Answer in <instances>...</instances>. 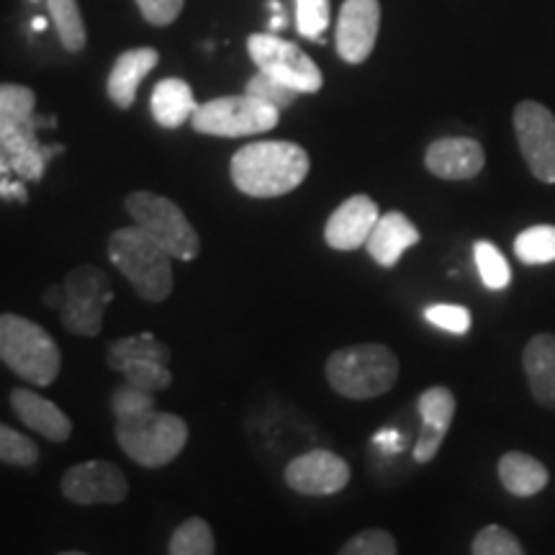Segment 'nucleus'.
Listing matches in <instances>:
<instances>
[{
    "instance_id": "obj_17",
    "label": "nucleus",
    "mask_w": 555,
    "mask_h": 555,
    "mask_svg": "<svg viewBox=\"0 0 555 555\" xmlns=\"http://www.w3.org/2000/svg\"><path fill=\"white\" fill-rule=\"evenodd\" d=\"M11 409L26 427L52 442H65L73 435V422L54 401L39 397L31 388H13Z\"/></svg>"
},
{
    "instance_id": "obj_18",
    "label": "nucleus",
    "mask_w": 555,
    "mask_h": 555,
    "mask_svg": "<svg viewBox=\"0 0 555 555\" xmlns=\"http://www.w3.org/2000/svg\"><path fill=\"white\" fill-rule=\"evenodd\" d=\"M420 242V229L409 221L401 211H388L376 221L365 247L371 258L384 268H393L409 247Z\"/></svg>"
},
{
    "instance_id": "obj_39",
    "label": "nucleus",
    "mask_w": 555,
    "mask_h": 555,
    "mask_svg": "<svg viewBox=\"0 0 555 555\" xmlns=\"http://www.w3.org/2000/svg\"><path fill=\"white\" fill-rule=\"evenodd\" d=\"M270 11H273V13H283V5L281 3H278V0H270Z\"/></svg>"
},
{
    "instance_id": "obj_22",
    "label": "nucleus",
    "mask_w": 555,
    "mask_h": 555,
    "mask_svg": "<svg viewBox=\"0 0 555 555\" xmlns=\"http://www.w3.org/2000/svg\"><path fill=\"white\" fill-rule=\"evenodd\" d=\"M499 478L515 496H535L547 486V468L525 453H506L499 461Z\"/></svg>"
},
{
    "instance_id": "obj_37",
    "label": "nucleus",
    "mask_w": 555,
    "mask_h": 555,
    "mask_svg": "<svg viewBox=\"0 0 555 555\" xmlns=\"http://www.w3.org/2000/svg\"><path fill=\"white\" fill-rule=\"evenodd\" d=\"M283 26H286V13H273V18H270V34L281 31Z\"/></svg>"
},
{
    "instance_id": "obj_41",
    "label": "nucleus",
    "mask_w": 555,
    "mask_h": 555,
    "mask_svg": "<svg viewBox=\"0 0 555 555\" xmlns=\"http://www.w3.org/2000/svg\"><path fill=\"white\" fill-rule=\"evenodd\" d=\"M34 3H37V0H34Z\"/></svg>"
},
{
    "instance_id": "obj_9",
    "label": "nucleus",
    "mask_w": 555,
    "mask_h": 555,
    "mask_svg": "<svg viewBox=\"0 0 555 555\" xmlns=\"http://www.w3.org/2000/svg\"><path fill=\"white\" fill-rule=\"evenodd\" d=\"M247 52L260 73L270 75L296 93H317L322 88V69L307 52L298 50L294 41L275 37V34H253L247 39Z\"/></svg>"
},
{
    "instance_id": "obj_34",
    "label": "nucleus",
    "mask_w": 555,
    "mask_h": 555,
    "mask_svg": "<svg viewBox=\"0 0 555 555\" xmlns=\"http://www.w3.org/2000/svg\"><path fill=\"white\" fill-rule=\"evenodd\" d=\"M337 555H397V540L386 530H363L347 540Z\"/></svg>"
},
{
    "instance_id": "obj_36",
    "label": "nucleus",
    "mask_w": 555,
    "mask_h": 555,
    "mask_svg": "<svg viewBox=\"0 0 555 555\" xmlns=\"http://www.w3.org/2000/svg\"><path fill=\"white\" fill-rule=\"evenodd\" d=\"M142 16L155 26H168L183 11V0H137Z\"/></svg>"
},
{
    "instance_id": "obj_3",
    "label": "nucleus",
    "mask_w": 555,
    "mask_h": 555,
    "mask_svg": "<svg viewBox=\"0 0 555 555\" xmlns=\"http://www.w3.org/2000/svg\"><path fill=\"white\" fill-rule=\"evenodd\" d=\"M108 258L144 301L159 304L172 294V258L137 224L111 234Z\"/></svg>"
},
{
    "instance_id": "obj_8",
    "label": "nucleus",
    "mask_w": 555,
    "mask_h": 555,
    "mask_svg": "<svg viewBox=\"0 0 555 555\" xmlns=\"http://www.w3.org/2000/svg\"><path fill=\"white\" fill-rule=\"evenodd\" d=\"M281 111L253 95H224L201 103L193 114V129L211 137H249L275 129Z\"/></svg>"
},
{
    "instance_id": "obj_19",
    "label": "nucleus",
    "mask_w": 555,
    "mask_h": 555,
    "mask_svg": "<svg viewBox=\"0 0 555 555\" xmlns=\"http://www.w3.org/2000/svg\"><path fill=\"white\" fill-rule=\"evenodd\" d=\"M159 54L152 47H139V50L124 52L114 62L108 75V99L119 108H129L137 99V90L152 69L157 67Z\"/></svg>"
},
{
    "instance_id": "obj_35",
    "label": "nucleus",
    "mask_w": 555,
    "mask_h": 555,
    "mask_svg": "<svg viewBox=\"0 0 555 555\" xmlns=\"http://www.w3.org/2000/svg\"><path fill=\"white\" fill-rule=\"evenodd\" d=\"M425 319L437 330H446L450 335H466L470 330V311L457 304H435L425 309Z\"/></svg>"
},
{
    "instance_id": "obj_23",
    "label": "nucleus",
    "mask_w": 555,
    "mask_h": 555,
    "mask_svg": "<svg viewBox=\"0 0 555 555\" xmlns=\"http://www.w3.org/2000/svg\"><path fill=\"white\" fill-rule=\"evenodd\" d=\"M131 360H157V363H170V347L152 337L150 332L134 337H121L108 345V367L121 371Z\"/></svg>"
},
{
    "instance_id": "obj_38",
    "label": "nucleus",
    "mask_w": 555,
    "mask_h": 555,
    "mask_svg": "<svg viewBox=\"0 0 555 555\" xmlns=\"http://www.w3.org/2000/svg\"><path fill=\"white\" fill-rule=\"evenodd\" d=\"M31 26H34V31H44V29H47V18L37 16V18L31 21Z\"/></svg>"
},
{
    "instance_id": "obj_25",
    "label": "nucleus",
    "mask_w": 555,
    "mask_h": 555,
    "mask_svg": "<svg viewBox=\"0 0 555 555\" xmlns=\"http://www.w3.org/2000/svg\"><path fill=\"white\" fill-rule=\"evenodd\" d=\"M47 5H50L54 29H57L65 50L80 52L86 47V24H82L78 0H47Z\"/></svg>"
},
{
    "instance_id": "obj_40",
    "label": "nucleus",
    "mask_w": 555,
    "mask_h": 555,
    "mask_svg": "<svg viewBox=\"0 0 555 555\" xmlns=\"http://www.w3.org/2000/svg\"><path fill=\"white\" fill-rule=\"evenodd\" d=\"M60 555H88V553H75V551H69V553H60Z\"/></svg>"
},
{
    "instance_id": "obj_2",
    "label": "nucleus",
    "mask_w": 555,
    "mask_h": 555,
    "mask_svg": "<svg viewBox=\"0 0 555 555\" xmlns=\"http://www.w3.org/2000/svg\"><path fill=\"white\" fill-rule=\"evenodd\" d=\"M309 176V155L294 142H255L232 157L234 185L253 198H275L296 191Z\"/></svg>"
},
{
    "instance_id": "obj_31",
    "label": "nucleus",
    "mask_w": 555,
    "mask_h": 555,
    "mask_svg": "<svg viewBox=\"0 0 555 555\" xmlns=\"http://www.w3.org/2000/svg\"><path fill=\"white\" fill-rule=\"evenodd\" d=\"M330 26V0H296V29L307 39H322Z\"/></svg>"
},
{
    "instance_id": "obj_12",
    "label": "nucleus",
    "mask_w": 555,
    "mask_h": 555,
    "mask_svg": "<svg viewBox=\"0 0 555 555\" xmlns=\"http://www.w3.org/2000/svg\"><path fill=\"white\" fill-rule=\"evenodd\" d=\"M288 489L307 496H330L343 491L350 481V466L332 450H311L294 457L283 470Z\"/></svg>"
},
{
    "instance_id": "obj_5",
    "label": "nucleus",
    "mask_w": 555,
    "mask_h": 555,
    "mask_svg": "<svg viewBox=\"0 0 555 555\" xmlns=\"http://www.w3.org/2000/svg\"><path fill=\"white\" fill-rule=\"evenodd\" d=\"M324 371L339 397L376 399L399 380V358L384 345H352L332 352Z\"/></svg>"
},
{
    "instance_id": "obj_15",
    "label": "nucleus",
    "mask_w": 555,
    "mask_h": 555,
    "mask_svg": "<svg viewBox=\"0 0 555 555\" xmlns=\"http://www.w3.org/2000/svg\"><path fill=\"white\" fill-rule=\"evenodd\" d=\"M416 409L422 416V433L414 446V457L416 463H429L446 440L450 425H453L455 397L446 386H433L422 393Z\"/></svg>"
},
{
    "instance_id": "obj_16",
    "label": "nucleus",
    "mask_w": 555,
    "mask_h": 555,
    "mask_svg": "<svg viewBox=\"0 0 555 555\" xmlns=\"http://www.w3.org/2000/svg\"><path fill=\"white\" fill-rule=\"evenodd\" d=\"M486 155L476 139L446 137L429 144L425 165L437 178L446 180H470L483 170Z\"/></svg>"
},
{
    "instance_id": "obj_30",
    "label": "nucleus",
    "mask_w": 555,
    "mask_h": 555,
    "mask_svg": "<svg viewBox=\"0 0 555 555\" xmlns=\"http://www.w3.org/2000/svg\"><path fill=\"white\" fill-rule=\"evenodd\" d=\"M39 461V448L31 437L16 433L0 422V463L18 468H31Z\"/></svg>"
},
{
    "instance_id": "obj_4",
    "label": "nucleus",
    "mask_w": 555,
    "mask_h": 555,
    "mask_svg": "<svg viewBox=\"0 0 555 555\" xmlns=\"http://www.w3.org/2000/svg\"><path fill=\"white\" fill-rule=\"evenodd\" d=\"M114 298L108 275L95 266H78L65 275L60 286L44 294L47 307L57 309L69 335L95 337L103 330V314Z\"/></svg>"
},
{
    "instance_id": "obj_29",
    "label": "nucleus",
    "mask_w": 555,
    "mask_h": 555,
    "mask_svg": "<svg viewBox=\"0 0 555 555\" xmlns=\"http://www.w3.org/2000/svg\"><path fill=\"white\" fill-rule=\"evenodd\" d=\"M474 258H476L478 273H481V281L486 288L502 291L509 286V281H512L509 262L504 260V255L499 253L496 245H491V242H483V240L476 242Z\"/></svg>"
},
{
    "instance_id": "obj_20",
    "label": "nucleus",
    "mask_w": 555,
    "mask_h": 555,
    "mask_svg": "<svg viewBox=\"0 0 555 555\" xmlns=\"http://www.w3.org/2000/svg\"><path fill=\"white\" fill-rule=\"evenodd\" d=\"M525 376L538 404L555 409V335H538L525 347Z\"/></svg>"
},
{
    "instance_id": "obj_28",
    "label": "nucleus",
    "mask_w": 555,
    "mask_h": 555,
    "mask_svg": "<svg viewBox=\"0 0 555 555\" xmlns=\"http://www.w3.org/2000/svg\"><path fill=\"white\" fill-rule=\"evenodd\" d=\"M119 373L127 384L147 393L165 391V388L172 384L170 367L165 363H157V360H131V363L124 365Z\"/></svg>"
},
{
    "instance_id": "obj_24",
    "label": "nucleus",
    "mask_w": 555,
    "mask_h": 555,
    "mask_svg": "<svg viewBox=\"0 0 555 555\" xmlns=\"http://www.w3.org/2000/svg\"><path fill=\"white\" fill-rule=\"evenodd\" d=\"M34 108H37V95H34L31 88L3 82L0 86V134L31 121Z\"/></svg>"
},
{
    "instance_id": "obj_10",
    "label": "nucleus",
    "mask_w": 555,
    "mask_h": 555,
    "mask_svg": "<svg viewBox=\"0 0 555 555\" xmlns=\"http://www.w3.org/2000/svg\"><path fill=\"white\" fill-rule=\"evenodd\" d=\"M517 142L532 176L555 183V116L538 101H522L515 111Z\"/></svg>"
},
{
    "instance_id": "obj_21",
    "label": "nucleus",
    "mask_w": 555,
    "mask_h": 555,
    "mask_svg": "<svg viewBox=\"0 0 555 555\" xmlns=\"http://www.w3.org/2000/svg\"><path fill=\"white\" fill-rule=\"evenodd\" d=\"M198 103L193 99V90L185 80L165 78L152 90V116L159 127L178 129L193 119Z\"/></svg>"
},
{
    "instance_id": "obj_11",
    "label": "nucleus",
    "mask_w": 555,
    "mask_h": 555,
    "mask_svg": "<svg viewBox=\"0 0 555 555\" xmlns=\"http://www.w3.org/2000/svg\"><path fill=\"white\" fill-rule=\"evenodd\" d=\"M62 494L73 504H119L129 494L124 470L108 461L78 463L62 476Z\"/></svg>"
},
{
    "instance_id": "obj_6",
    "label": "nucleus",
    "mask_w": 555,
    "mask_h": 555,
    "mask_svg": "<svg viewBox=\"0 0 555 555\" xmlns=\"http://www.w3.org/2000/svg\"><path fill=\"white\" fill-rule=\"evenodd\" d=\"M0 360L34 386L54 384L62 367L60 347L50 332L18 314H0Z\"/></svg>"
},
{
    "instance_id": "obj_14",
    "label": "nucleus",
    "mask_w": 555,
    "mask_h": 555,
    "mask_svg": "<svg viewBox=\"0 0 555 555\" xmlns=\"http://www.w3.org/2000/svg\"><path fill=\"white\" fill-rule=\"evenodd\" d=\"M380 219L376 201L367 196H352L345 204L335 208V214L327 219L324 227V240L332 249L339 253H352V249L363 247L371 237L373 227Z\"/></svg>"
},
{
    "instance_id": "obj_13",
    "label": "nucleus",
    "mask_w": 555,
    "mask_h": 555,
    "mask_svg": "<svg viewBox=\"0 0 555 555\" xmlns=\"http://www.w3.org/2000/svg\"><path fill=\"white\" fill-rule=\"evenodd\" d=\"M380 5L378 0H345L337 18V52L350 65L371 57L378 39Z\"/></svg>"
},
{
    "instance_id": "obj_1",
    "label": "nucleus",
    "mask_w": 555,
    "mask_h": 555,
    "mask_svg": "<svg viewBox=\"0 0 555 555\" xmlns=\"http://www.w3.org/2000/svg\"><path fill=\"white\" fill-rule=\"evenodd\" d=\"M111 409L116 414V440L139 466L163 468L183 453L189 425L178 414L155 409V393L124 380L111 397Z\"/></svg>"
},
{
    "instance_id": "obj_33",
    "label": "nucleus",
    "mask_w": 555,
    "mask_h": 555,
    "mask_svg": "<svg viewBox=\"0 0 555 555\" xmlns=\"http://www.w3.org/2000/svg\"><path fill=\"white\" fill-rule=\"evenodd\" d=\"M245 93L262 103H268V106H273L278 111L288 108L298 95L296 90H291L288 86H283V82H278L275 78H270V75H266V73H260V69H258V75H253V78H249Z\"/></svg>"
},
{
    "instance_id": "obj_32",
    "label": "nucleus",
    "mask_w": 555,
    "mask_h": 555,
    "mask_svg": "<svg viewBox=\"0 0 555 555\" xmlns=\"http://www.w3.org/2000/svg\"><path fill=\"white\" fill-rule=\"evenodd\" d=\"M474 555H525L519 540L512 535L509 530L499 525L483 527L481 532L474 538V547H470Z\"/></svg>"
},
{
    "instance_id": "obj_26",
    "label": "nucleus",
    "mask_w": 555,
    "mask_h": 555,
    "mask_svg": "<svg viewBox=\"0 0 555 555\" xmlns=\"http://www.w3.org/2000/svg\"><path fill=\"white\" fill-rule=\"evenodd\" d=\"M515 253L525 266H547L555 262V227L540 224L517 234Z\"/></svg>"
},
{
    "instance_id": "obj_7",
    "label": "nucleus",
    "mask_w": 555,
    "mask_h": 555,
    "mask_svg": "<svg viewBox=\"0 0 555 555\" xmlns=\"http://www.w3.org/2000/svg\"><path fill=\"white\" fill-rule=\"evenodd\" d=\"M127 211L139 229L150 234L170 258L193 260L201 253L198 232L193 229L183 208L170 198L150 191H137L127 198Z\"/></svg>"
},
{
    "instance_id": "obj_27",
    "label": "nucleus",
    "mask_w": 555,
    "mask_h": 555,
    "mask_svg": "<svg viewBox=\"0 0 555 555\" xmlns=\"http://www.w3.org/2000/svg\"><path fill=\"white\" fill-rule=\"evenodd\" d=\"M214 532L206 519L191 517L172 532L170 538V555H214Z\"/></svg>"
}]
</instances>
